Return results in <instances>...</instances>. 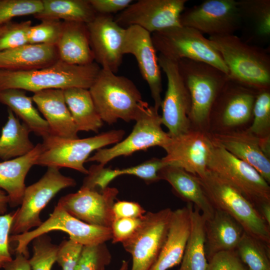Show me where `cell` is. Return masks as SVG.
Segmentation results:
<instances>
[{"label":"cell","instance_id":"6da1fadb","mask_svg":"<svg viewBox=\"0 0 270 270\" xmlns=\"http://www.w3.org/2000/svg\"><path fill=\"white\" fill-rule=\"evenodd\" d=\"M100 69L96 62L74 65L59 60L48 67L36 70H0V90L16 88L34 93L48 89H89Z\"/></svg>","mask_w":270,"mask_h":270},{"label":"cell","instance_id":"7a4b0ae2","mask_svg":"<svg viewBox=\"0 0 270 270\" xmlns=\"http://www.w3.org/2000/svg\"><path fill=\"white\" fill-rule=\"evenodd\" d=\"M231 79L256 90L270 88V55L263 48L234 34L209 36Z\"/></svg>","mask_w":270,"mask_h":270},{"label":"cell","instance_id":"3957f363","mask_svg":"<svg viewBox=\"0 0 270 270\" xmlns=\"http://www.w3.org/2000/svg\"><path fill=\"white\" fill-rule=\"evenodd\" d=\"M88 90L102 120L109 124L135 121L147 103L130 80L102 68Z\"/></svg>","mask_w":270,"mask_h":270},{"label":"cell","instance_id":"277c9868","mask_svg":"<svg viewBox=\"0 0 270 270\" xmlns=\"http://www.w3.org/2000/svg\"><path fill=\"white\" fill-rule=\"evenodd\" d=\"M195 176L214 209L227 214L246 233L270 246V226L238 190L208 169Z\"/></svg>","mask_w":270,"mask_h":270},{"label":"cell","instance_id":"5b68a950","mask_svg":"<svg viewBox=\"0 0 270 270\" xmlns=\"http://www.w3.org/2000/svg\"><path fill=\"white\" fill-rule=\"evenodd\" d=\"M177 62L190 98V123L202 128L210 121L212 106L228 76L204 62L184 58Z\"/></svg>","mask_w":270,"mask_h":270},{"label":"cell","instance_id":"8992f818","mask_svg":"<svg viewBox=\"0 0 270 270\" xmlns=\"http://www.w3.org/2000/svg\"><path fill=\"white\" fill-rule=\"evenodd\" d=\"M125 132L122 130H112L94 136L69 139L52 135L43 139L42 151L36 165L68 168L87 174L84 164L90 154L121 141Z\"/></svg>","mask_w":270,"mask_h":270},{"label":"cell","instance_id":"52a82bcc","mask_svg":"<svg viewBox=\"0 0 270 270\" xmlns=\"http://www.w3.org/2000/svg\"><path fill=\"white\" fill-rule=\"evenodd\" d=\"M156 52L178 61L189 59L210 64L228 74V68L219 52L208 38L196 30L180 26L152 34Z\"/></svg>","mask_w":270,"mask_h":270},{"label":"cell","instance_id":"ba28073f","mask_svg":"<svg viewBox=\"0 0 270 270\" xmlns=\"http://www.w3.org/2000/svg\"><path fill=\"white\" fill-rule=\"evenodd\" d=\"M207 168L238 190L258 212L264 206L270 204V186L260 174L214 143Z\"/></svg>","mask_w":270,"mask_h":270},{"label":"cell","instance_id":"9c48e42d","mask_svg":"<svg viewBox=\"0 0 270 270\" xmlns=\"http://www.w3.org/2000/svg\"><path fill=\"white\" fill-rule=\"evenodd\" d=\"M74 179L63 175L60 168L48 167L36 182L26 187L20 208L14 212L10 234L28 232L42 222L40 216L49 202L62 190L74 186Z\"/></svg>","mask_w":270,"mask_h":270},{"label":"cell","instance_id":"30bf717a","mask_svg":"<svg viewBox=\"0 0 270 270\" xmlns=\"http://www.w3.org/2000/svg\"><path fill=\"white\" fill-rule=\"evenodd\" d=\"M67 233L71 238L83 246L96 245L112 239L110 228L90 225L68 214L60 204L54 207L49 218L34 230L26 232L10 235L9 242L16 244L14 252L28 258V244L35 238L52 230Z\"/></svg>","mask_w":270,"mask_h":270},{"label":"cell","instance_id":"8fae6325","mask_svg":"<svg viewBox=\"0 0 270 270\" xmlns=\"http://www.w3.org/2000/svg\"><path fill=\"white\" fill-rule=\"evenodd\" d=\"M131 133L114 146L102 148L89 157L86 162H96L105 166L113 159L158 146L162 148L170 137L162 128L161 116L154 106L147 102L136 118Z\"/></svg>","mask_w":270,"mask_h":270},{"label":"cell","instance_id":"7c38bea8","mask_svg":"<svg viewBox=\"0 0 270 270\" xmlns=\"http://www.w3.org/2000/svg\"><path fill=\"white\" fill-rule=\"evenodd\" d=\"M172 210L166 208L146 212L138 229L122 244L132 256L130 270H150L166 240Z\"/></svg>","mask_w":270,"mask_h":270},{"label":"cell","instance_id":"4fadbf2b","mask_svg":"<svg viewBox=\"0 0 270 270\" xmlns=\"http://www.w3.org/2000/svg\"><path fill=\"white\" fill-rule=\"evenodd\" d=\"M158 60L167 78V89L160 106L162 123L168 128L170 138L176 137L191 130L190 98L179 72L177 61L160 54Z\"/></svg>","mask_w":270,"mask_h":270},{"label":"cell","instance_id":"5bb4252c","mask_svg":"<svg viewBox=\"0 0 270 270\" xmlns=\"http://www.w3.org/2000/svg\"><path fill=\"white\" fill-rule=\"evenodd\" d=\"M180 24L212 36L234 34L240 30L237 1L206 0L182 12Z\"/></svg>","mask_w":270,"mask_h":270},{"label":"cell","instance_id":"9a60e30c","mask_svg":"<svg viewBox=\"0 0 270 270\" xmlns=\"http://www.w3.org/2000/svg\"><path fill=\"white\" fill-rule=\"evenodd\" d=\"M187 0H139L133 2L114 18L121 26H138L151 34L180 26Z\"/></svg>","mask_w":270,"mask_h":270},{"label":"cell","instance_id":"2e32d148","mask_svg":"<svg viewBox=\"0 0 270 270\" xmlns=\"http://www.w3.org/2000/svg\"><path fill=\"white\" fill-rule=\"evenodd\" d=\"M118 194L116 188L107 187L98 192L82 186L76 192L61 197L58 204L84 222L110 228L114 220L112 207Z\"/></svg>","mask_w":270,"mask_h":270},{"label":"cell","instance_id":"e0dca14e","mask_svg":"<svg viewBox=\"0 0 270 270\" xmlns=\"http://www.w3.org/2000/svg\"><path fill=\"white\" fill-rule=\"evenodd\" d=\"M213 143L202 130H190L170 138L162 148L166 155L162 158L164 164L182 168L196 176H202L207 166Z\"/></svg>","mask_w":270,"mask_h":270},{"label":"cell","instance_id":"ac0fdd59","mask_svg":"<svg viewBox=\"0 0 270 270\" xmlns=\"http://www.w3.org/2000/svg\"><path fill=\"white\" fill-rule=\"evenodd\" d=\"M86 25L94 60L102 68L116 74L124 56L126 28L109 14H97Z\"/></svg>","mask_w":270,"mask_h":270},{"label":"cell","instance_id":"d6986e66","mask_svg":"<svg viewBox=\"0 0 270 270\" xmlns=\"http://www.w3.org/2000/svg\"><path fill=\"white\" fill-rule=\"evenodd\" d=\"M156 52L150 32L136 26L126 28L123 54L135 57L142 77L149 86L154 106L158 111L162 100V83Z\"/></svg>","mask_w":270,"mask_h":270},{"label":"cell","instance_id":"ffe728a7","mask_svg":"<svg viewBox=\"0 0 270 270\" xmlns=\"http://www.w3.org/2000/svg\"><path fill=\"white\" fill-rule=\"evenodd\" d=\"M258 92L228 77L212 106L210 120L216 118L227 128L245 124L252 116Z\"/></svg>","mask_w":270,"mask_h":270},{"label":"cell","instance_id":"44dd1931","mask_svg":"<svg viewBox=\"0 0 270 270\" xmlns=\"http://www.w3.org/2000/svg\"><path fill=\"white\" fill-rule=\"evenodd\" d=\"M208 136L214 144L250 164L270 183V161L260 149L259 138L247 130L217 132Z\"/></svg>","mask_w":270,"mask_h":270},{"label":"cell","instance_id":"7402d4cb","mask_svg":"<svg viewBox=\"0 0 270 270\" xmlns=\"http://www.w3.org/2000/svg\"><path fill=\"white\" fill-rule=\"evenodd\" d=\"M34 94L32 100L46 121L50 135L78 138V130L66 102L64 90L48 89Z\"/></svg>","mask_w":270,"mask_h":270},{"label":"cell","instance_id":"603a6c76","mask_svg":"<svg viewBox=\"0 0 270 270\" xmlns=\"http://www.w3.org/2000/svg\"><path fill=\"white\" fill-rule=\"evenodd\" d=\"M193 205L172 210L166 236L160 252L150 270H168L180 263L190 230Z\"/></svg>","mask_w":270,"mask_h":270},{"label":"cell","instance_id":"cb8c5ba5","mask_svg":"<svg viewBox=\"0 0 270 270\" xmlns=\"http://www.w3.org/2000/svg\"><path fill=\"white\" fill-rule=\"evenodd\" d=\"M59 60L56 46L28 44L0 52V70H36L48 67Z\"/></svg>","mask_w":270,"mask_h":270},{"label":"cell","instance_id":"d4e9b609","mask_svg":"<svg viewBox=\"0 0 270 270\" xmlns=\"http://www.w3.org/2000/svg\"><path fill=\"white\" fill-rule=\"evenodd\" d=\"M158 176L170 184L179 198L198 209L205 220L213 216L215 209L195 176L182 168L166 165L159 170Z\"/></svg>","mask_w":270,"mask_h":270},{"label":"cell","instance_id":"484cf974","mask_svg":"<svg viewBox=\"0 0 270 270\" xmlns=\"http://www.w3.org/2000/svg\"><path fill=\"white\" fill-rule=\"evenodd\" d=\"M42 151V144L38 143L28 154L0 162V189L6 192L11 208L21 204L26 188V177Z\"/></svg>","mask_w":270,"mask_h":270},{"label":"cell","instance_id":"4316f807","mask_svg":"<svg viewBox=\"0 0 270 270\" xmlns=\"http://www.w3.org/2000/svg\"><path fill=\"white\" fill-rule=\"evenodd\" d=\"M56 46L59 60L64 62L86 65L94 62L85 23L62 21V32Z\"/></svg>","mask_w":270,"mask_h":270},{"label":"cell","instance_id":"83f0119b","mask_svg":"<svg viewBox=\"0 0 270 270\" xmlns=\"http://www.w3.org/2000/svg\"><path fill=\"white\" fill-rule=\"evenodd\" d=\"M205 250L207 259L224 250H236L244 232L242 226L226 212L215 209L205 220Z\"/></svg>","mask_w":270,"mask_h":270},{"label":"cell","instance_id":"f1b7e54d","mask_svg":"<svg viewBox=\"0 0 270 270\" xmlns=\"http://www.w3.org/2000/svg\"><path fill=\"white\" fill-rule=\"evenodd\" d=\"M166 165L162 158H152L140 164L122 169L112 170L104 166L94 164L90 166L84 178L82 186L92 190L96 188L102 190L114 178L122 175L136 176L146 183L160 180L159 170Z\"/></svg>","mask_w":270,"mask_h":270},{"label":"cell","instance_id":"f546056e","mask_svg":"<svg viewBox=\"0 0 270 270\" xmlns=\"http://www.w3.org/2000/svg\"><path fill=\"white\" fill-rule=\"evenodd\" d=\"M240 28L246 42L265 44L270 39V0L237 1Z\"/></svg>","mask_w":270,"mask_h":270},{"label":"cell","instance_id":"4dcf8cb0","mask_svg":"<svg viewBox=\"0 0 270 270\" xmlns=\"http://www.w3.org/2000/svg\"><path fill=\"white\" fill-rule=\"evenodd\" d=\"M64 90L66 105L78 132H98L103 124L88 89L70 88Z\"/></svg>","mask_w":270,"mask_h":270},{"label":"cell","instance_id":"1f68e13d","mask_svg":"<svg viewBox=\"0 0 270 270\" xmlns=\"http://www.w3.org/2000/svg\"><path fill=\"white\" fill-rule=\"evenodd\" d=\"M32 102V98L27 96L24 90L16 88L0 90V103L8 106L31 132L44 139L50 135L49 126L34 108Z\"/></svg>","mask_w":270,"mask_h":270},{"label":"cell","instance_id":"d6a6232c","mask_svg":"<svg viewBox=\"0 0 270 270\" xmlns=\"http://www.w3.org/2000/svg\"><path fill=\"white\" fill-rule=\"evenodd\" d=\"M8 120L0 136V158L4 160L23 156L34 148L29 138L30 128L8 109Z\"/></svg>","mask_w":270,"mask_h":270},{"label":"cell","instance_id":"836d02e7","mask_svg":"<svg viewBox=\"0 0 270 270\" xmlns=\"http://www.w3.org/2000/svg\"><path fill=\"white\" fill-rule=\"evenodd\" d=\"M42 9L34 16L39 20H62L88 24L96 12L89 0H42Z\"/></svg>","mask_w":270,"mask_h":270},{"label":"cell","instance_id":"e575fe53","mask_svg":"<svg viewBox=\"0 0 270 270\" xmlns=\"http://www.w3.org/2000/svg\"><path fill=\"white\" fill-rule=\"evenodd\" d=\"M190 230L178 270H206L205 219L198 209L190 210Z\"/></svg>","mask_w":270,"mask_h":270},{"label":"cell","instance_id":"d590c367","mask_svg":"<svg viewBox=\"0 0 270 270\" xmlns=\"http://www.w3.org/2000/svg\"><path fill=\"white\" fill-rule=\"evenodd\" d=\"M236 250L248 270H270V246L244 232Z\"/></svg>","mask_w":270,"mask_h":270},{"label":"cell","instance_id":"8d00e7d4","mask_svg":"<svg viewBox=\"0 0 270 270\" xmlns=\"http://www.w3.org/2000/svg\"><path fill=\"white\" fill-rule=\"evenodd\" d=\"M252 116V124L247 130L259 138L270 136V88L258 92Z\"/></svg>","mask_w":270,"mask_h":270},{"label":"cell","instance_id":"74e56055","mask_svg":"<svg viewBox=\"0 0 270 270\" xmlns=\"http://www.w3.org/2000/svg\"><path fill=\"white\" fill-rule=\"evenodd\" d=\"M32 256L28 260L32 270H52L56 262L58 246L52 242L46 234L40 235L32 241Z\"/></svg>","mask_w":270,"mask_h":270},{"label":"cell","instance_id":"f35d334b","mask_svg":"<svg viewBox=\"0 0 270 270\" xmlns=\"http://www.w3.org/2000/svg\"><path fill=\"white\" fill-rule=\"evenodd\" d=\"M62 28V21L44 20L35 26H31L28 33V44L56 46Z\"/></svg>","mask_w":270,"mask_h":270},{"label":"cell","instance_id":"ab89813d","mask_svg":"<svg viewBox=\"0 0 270 270\" xmlns=\"http://www.w3.org/2000/svg\"><path fill=\"white\" fill-rule=\"evenodd\" d=\"M111 260L112 256L106 243L84 246L74 270H102Z\"/></svg>","mask_w":270,"mask_h":270},{"label":"cell","instance_id":"60d3db41","mask_svg":"<svg viewBox=\"0 0 270 270\" xmlns=\"http://www.w3.org/2000/svg\"><path fill=\"white\" fill-rule=\"evenodd\" d=\"M42 9V0H0V26L14 17L34 16Z\"/></svg>","mask_w":270,"mask_h":270},{"label":"cell","instance_id":"b9f144b4","mask_svg":"<svg viewBox=\"0 0 270 270\" xmlns=\"http://www.w3.org/2000/svg\"><path fill=\"white\" fill-rule=\"evenodd\" d=\"M31 26L30 20L8 22L6 28L0 36V52L28 44V33Z\"/></svg>","mask_w":270,"mask_h":270},{"label":"cell","instance_id":"7bdbcfd3","mask_svg":"<svg viewBox=\"0 0 270 270\" xmlns=\"http://www.w3.org/2000/svg\"><path fill=\"white\" fill-rule=\"evenodd\" d=\"M83 247L82 244L70 238L58 246L56 262L62 270H74Z\"/></svg>","mask_w":270,"mask_h":270},{"label":"cell","instance_id":"ee69618b","mask_svg":"<svg viewBox=\"0 0 270 270\" xmlns=\"http://www.w3.org/2000/svg\"><path fill=\"white\" fill-rule=\"evenodd\" d=\"M207 260L206 270H248L236 250L220 251Z\"/></svg>","mask_w":270,"mask_h":270},{"label":"cell","instance_id":"f6af8a7d","mask_svg":"<svg viewBox=\"0 0 270 270\" xmlns=\"http://www.w3.org/2000/svg\"><path fill=\"white\" fill-rule=\"evenodd\" d=\"M142 218H121L115 219L111 226L112 242L122 243L132 236L139 228Z\"/></svg>","mask_w":270,"mask_h":270},{"label":"cell","instance_id":"bcb514c9","mask_svg":"<svg viewBox=\"0 0 270 270\" xmlns=\"http://www.w3.org/2000/svg\"><path fill=\"white\" fill-rule=\"evenodd\" d=\"M14 218V212L0 214V268L11 261L9 238L10 230Z\"/></svg>","mask_w":270,"mask_h":270},{"label":"cell","instance_id":"7dc6e473","mask_svg":"<svg viewBox=\"0 0 270 270\" xmlns=\"http://www.w3.org/2000/svg\"><path fill=\"white\" fill-rule=\"evenodd\" d=\"M112 211L114 220L121 218H142L146 212L138 202L126 200L114 202Z\"/></svg>","mask_w":270,"mask_h":270},{"label":"cell","instance_id":"c3c4849f","mask_svg":"<svg viewBox=\"0 0 270 270\" xmlns=\"http://www.w3.org/2000/svg\"><path fill=\"white\" fill-rule=\"evenodd\" d=\"M97 14L112 15L121 12L132 3V0H89Z\"/></svg>","mask_w":270,"mask_h":270},{"label":"cell","instance_id":"681fc988","mask_svg":"<svg viewBox=\"0 0 270 270\" xmlns=\"http://www.w3.org/2000/svg\"><path fill=\"white\" fill-rule=\"evenodd\" d=\"M4 270H32L28 259L20 254H16V257L6 264Z\"/></svg>","mask_w":270,"mask_h":270},{"label":"cell","instance_id":"f907efd6","mask_svg":"<svg viewBox=\"0 0 270 270\" xmlns=\"http://www.w3.org/2000/svg\"><path fill=\"white\" fill-rule=\"evenodd\" d=\"M260 149L266 158L270 156V136L259 138Z\"/></svg>","mask_w":270,"mask_h":270},{"label":"cell","instance_id":"816d5d0a","mask_svg":"<svg viewBox=\"0 0 270 270\" xmlns=\"http://www.w3.org/2000/svg\"><path fill=\"white\" fill-rule=\"evenodd\" d=\"M9 203V198L6 192L0 189V214H6Z\"/></svg>","mask_w":270,"mask_h":270},{"label":"cell","instance_id":"f5cc1de1","mask_svg":"<svg viewBox=\"0 0 270 270\" xmlns=\"http://www.w3.org/2000/svg\"><path fill=\"white\" fill-rule=\"evenodd\" d=\"M128 262L126 260H123L122 262V265L118 270H127L128 268ZM102 270H104L103 269Z\"/></svg>","mask_w":270,"mask_h":270},{"label":"cell","instance_id":"db71d44e","mask_svg":"<svg viewBox=\"0 0 270 270\" xmlns=\"http://www.w3.org/2000/svg\"><path fill=\"white\" fill-rule=\"evenodd\" d=\"M7 24L8 23L0 26V36L2 34L6 28Z\"/></svg>","mask_w":270,"mask_h":270}]
</instances>
